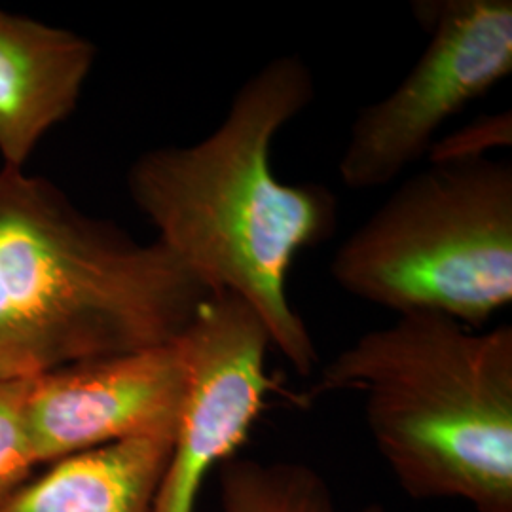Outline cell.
<instances>
[{
    "label": "cell",
    "instance_id": "cell-1",
    "mask_svg": "<svg viewBox=\"0 0 512 512\" xmlns=\"http://www.w3.org/2000/svg\"><path fill=\"white\" fill-rule=\"evenodd\" d=\"M313 97L306 61L274 57L241 84L213 133L194 145L154 148L128 175L158 243L211 293L238 296L255 311L300 376L319 357L287 281L296 256L336 232L338 202L325 186L279 181L270 158L277 133Z\"/></svg>",
    "mask_w": 512,
    "mask_h": 512
},
{
    "label": "cell",
    "instance_id": "cell-2",
    "mask_svg": "<svg viewBox=\"0 0 512 512\" xmlns=\"http://www.w3.org/2000/svg\"><path fill=\"white\" fill-rule=\"evenodd\" d=\"M211 291L158 241L0 169V382L175 342Z\"/></svg>",
    "mask_w": 512,
    "mask_h": 512
},
{
    "label": "cell",
    "instance_id": "cell-3",
    "mask_svg": "<svg viewBox=\"0 0 512 512\" xmlns=\"http://www.w3.org/2000/svg\"><path fill=\"white\" fill-rule=\"evenodd\" d=\"M355 391L378 452L414 499L512 512V329L401 313L340 351L315 395Z\"/></svg>",
    "mask_w": 512,
    "mask_h": 512
},
{
    "label": "cell",
    "instance_id": "cell-4",
    "mask_svg": "<svg viewBox=\"0 0 512 512\" xmlns=\"http://www.w3.org/2000/svg\"><path fill=\"white\" fill-rule=\"evenodd\" d=\"M355 298L480 329L512 302V167L431 164L406 179L330 264Z\"/></svg>",
    "mask_w": 512,
    "mask_h": 512
},
{
    "label": "cell",
    "instance_id": "cell-5",
    "mask_svg": "<svg viewBox=\"0 0 512 512\" xmlns=\"http://www.w3.org/2000/svg\"><path fill=\"white\" fill-rule=\"evenodd\" d=\"M431 33L403 82L361 110L338 171L351 190L393 183L429 154L440 128L512 73L511 0L416 2Z\"/></svg>",
    "mask_w": 512,
    "mask_h": 512
},
{
    "label": "cell",
    "instance_id": "cell-6",
    "mask_svg": "<svg viewBox=\"0 0 512 512\" xmlns=\"http://www.w3.org/2000/svg\"><path fill=\"white\" fill-rule=\"evenodd\" d=\"M186 387L154 512H194L209 473L234 458L266 397L270 334L241 298L211 294L181 336Z\"/></svg>",
    "mask_w": 512,
    "mask_h": 512
},
{
    "label": "cell",
    "instance_id": "cell-7",
    "mask_svg": "<svg viewBox=\"0 0 512 512\" xmlns=\"http://www.w3.org/2000/svg\"><path fill=\"white\" fill-rule=\"evenodd\" d=\"M184 387L181 338L63 366L29 380L25 410L38 465L120 440L173 437Z\"/></svg>",
    "mask_w": 512,
    "mask_h": 512
},
{
    "label": "cell",
    "instance_id": "cell-8",
    "mask_svg": "<svg viewBox=\"0 0 512 512\" xmlns=\"http://www.w3.org/2000/svg\"><path fill=\"white\" fill-rule=\"evenodd\" d=\"M95 48L71 31L0 10V156L23 167L38 141L74 109Z\"/></svg>",
    "mask_w": 512,
    "mask_h": 512
},
{
    "label": "cell",
    "instance_id": "cell-9",
    "mask_svg": "<svg viewBox=\"0 0 512 512\" xmlns=\"http://www.w3.org/2000/svg\"><path fill=\"white\" fill-rule=\"evenodd\" d=\"M173 437L120 440L46 465L0 512H154Z\"/></svg>",
    "mask_w": 512,
    "mask_h": 512
},
{
    "label": "cell",
    "instance_id": "cell-10",
    "mask_svg": "<svg viewBox=\"0 0 512 512\" xmlns=\"http://www.w3.org/2000/svg\"><path fill=\"white\" fill-rule=\"evenodd\" d=\"M224 512H342L329 484L302 463L232 458L220 465ZM385 512L380 505L359 511Z\"/></svg>",
    "mask_w": 512,
    "mask_h": 512
},
{
    "label": "cell",
    "instance_id": "cell-11",
    "mask_svg": "<svg viewBox=\"0 0 512 512\" xmlns=\"http://www.w3.org/2000/svg\"><path fill=\"white\" fill-rule=\"evenodd\" d=\"M27 382H0V505L38 467L27 427Z\"/></svg>",
    "mask_w": 512,
    "mask_h": 512
},
{
    "label": "cell",
    "instance_id": "cell-12",
    "mask_svg": "<svg viewBox=\"0 0 512 512\" xmlns=\"http://www.w3.org/2000/svg\"><path fill=\"white\" fill-rule=\"evenodd\" d=\"M511 145V114L501 112L473 122L467 128L459 129L440 145L429 150L431 164L448 162H469L488 158L486 152L495 147Z\"/></svg>",
    "mask_w": 512,
    "mask_h": 512
}]
</instances>
